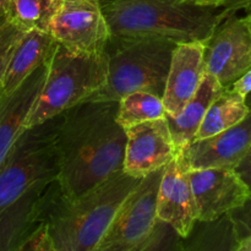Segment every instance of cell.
Instances as JSON below:
<instances>
[{
  "label": "cell",
  "mask_w": 251,
  "mask_h": 251,
  "mask_svg": "<svg viewBox=\"0 0 251 251\" xmlns=\"http://www.w3.org/2000/svg\"><path fill=\"white\" fill-rule=\"evenodd\" d=\"M229 88H232L235 92L240 93L242 96H247L248 93L251 92V69L244 74L240 78H238Z\"/></svg>",
  "instance_id": "28"
},
{
  "label": "cell",
  "mask_w": 251,
  "mask_h": 251,
  "mask_svg": "<svg viewBox=\"0 0 251 251\" xmlns=\"http://www.w3.org/2000/svg\"><path fill=\"white\" fill-rule=\"evenodd\" d=\"M191 190L198 206V221H213L242 206L249 189L234 168L217 167L189 171Z\"/></svg>",
  "instance_id": "10"
},
{
  "label": "cell",
  "mask_w": 251,
  "mask_h": 251,
  "mask_svg": "<svg viewBox=\"0 0 251 251\" xmlns=\"http://www.w3.org/2000/svg\"><path fill=\"white\" fill-rule=\"evenodd\" d=\"M238 245L234 226L229 215L213 221H196L188 237L184 238L183 251H234Z\"/></svg>",
  "instance_id": "19"
},
{
  "label": "cell",
  "mask_w": 251,
  "mask_h": 251,
  "mask_svg": "<svg viewBox=\"0 0 251 251\" xmlns=\"http://www.w3.org/2000/svg\"><path fill=\"white\" fill-rule=\"evenodd\" d=\"M198 206L189 180V171L176 156L163 169L156 199L157 220L167 223L180 237H188L198 221Z\"/></svg>",
  "instance_id": "13"
},
{
  "label": "cell",
  "mask_w": 251,
  "mask_h": 251,
  "mask_svg": "<svg viewBox=\"0 0 251 251\" xmlns=\"http://www.w3.org/2000/svg\"><path fill=\"white\" fill-rule=\"evenodd\" d=\"M181 2H189V4L202 5V6H216L220 7L221 0H179Z\"/></svg>",
  "instance_id": "29"
},
{
  "label": "cell",
  "mask_w": 251,
  "mask_h": 251,
  "mask_svg": "<svg viewBox=\"0 0 251 251\" xmlns=\"http://www.w3.org/2000/svg\"><path fill=\"white\" fill-rule=\"evenodd\" d=\"M61 114L25 129L0 166V213L32 188L56 180L60 161L56 134Z\"/></svg>",
  "instance_id": "6"
},
{
  "label": "cell",
  "mask_w": 251,
  "mask_h": 251,
  "mask_svg": "<svg viewBox=\"0 0 251 251\" xmlns=\"http://www.w3.org/2000/svg\"><path fill=\"white\" fill-rule=\"evenodd\" d=\"M123 172L135 178H145L164 168L178 156L166 118L150 120L127 129Z\"/></svg>",
  "instance_id": "11"
},
{
  "label": "cell",
  "mask_w": 251,
  "mask_h": 251,
  "mask_svg": "<svg viewBox=\"0 0 251 251\" xmlns=\"http://www.w3.org/2000/svg\"><path fill=\"white\" fill-rule=\"evenodd\" d=\"M234 169L235 172L239 174V176L242 178V180L244 181L245 185L248 186L251 196V151Z\"/></svg>",
  "instance_id": "26"
},
{
  "label": "cell",
  "mask_w": 251,
  "mask_h": 251,
  "mask_svg": "<svg viewBox=\"0 0 251 251\" xmlns=\"http://www.w3.org/2000/svg\"><path fill=\"white\" fill-rule=\"evenodd\" d=\"M249 112L244 96L232 88H225L206 112L195 140L213 136L234 126L242 122Z\"/></svg>",
  "instance_id": "18"
},
{
  "label": "cell",
  "mask_w": 251,
  "mask_h": 251,
  "mask_svg": "<svg viewBox=\"0 0 251 251\" xmlns=\"http://www.w3.org/2000/svg\"><path fill=\"white\" fill-rule=\"evenodd\" d=\"M162 97L151 92L136 91L118 100L117 122L124 129L141 123L164 118Z\"/></svg>",
  "instance_id": "21"
},
{
  "label": "cell",
  "mask_w": 251,
  "mask_h": 251,
  "mask_svg": "<svg viewBox=\"0 0 251 251\" xmlns=\"http://www.w3.org/2000/svg\"><path fill=\"white\" fill-rule=\"evenodd\" d=\"M163 169L142 178L92 251H131L149 237L157 221L156 199Z\"/></svg>",
  "instance_id": "7"
},
{
  "label": "cell",
  "mask_w": 251,
  "mask_h": 251,
  "mask_svg": "<svg viewBox=\"0 0 251 251\" xmlns=\"http://www.w3.org/2000/svg\"><path fill=\"white\" fill-rule=\"evenodd\" d=\"M48 73V61L33 71L10 95L0 96V166L12 144L26 126L27 118L41 95Z\"/></svg>",
  "instance_id": "15"
},
{
  "label": "cell",
  "mask_w": 251,
  "mask_h": 251,
  "mask_svg": "<svg viewBox=\"0 0 251 251\" xmlns=\"http://www.w3.org/2000/svg\"><path fill=\"white\" fill-rule=\"evenodd\" d=\"M247 14L249 15V16L251 17V7H250V9H248V10H247Z\"/></svg>",
  "instance_id": "34"
},
{
  "label": "cell",
  "mask_w": 251,
  "mask_h": 251,
  "mask_svg": "<svg viewBox=\"0 0 251 251\" xmlns=\"http://www.w3.org/2000/svg\"><path fill=\"white\" fill-rule=\"evenodd\" d=\"M205 74V43L176 44L162 97L167 115L174 117L184 109L198 92Z\"/></svg>",
  "instance_id": "14"
},
{
  "label": "cell",
  "mask_w": 251,
  "mask_h": 251,
  "mask_svg": "<svg viewBox=\"0 0 251 251\" xmlns=\"http://www.w3.org/2000/svg\"><path fill=\"white\" fill-rule=\"evenodd\" d=\"M100 4H105V2H108V1H110V0H100Z\"/></svg>",
  "instance_id": "33"
},
{
  "label": "cell",
  "mask_w": 251,
  "mask_h": 251,
  "mask_svg": "<svg viewBox=\"0 0 251 251\" xmlns=\"http://www.w3.org/2000/svg\"><path fill=\"white\" fill-rule=\"evenodd\" d=\"M234 251H251V239L239 240Z\"/></svg>",
  "instance_id": "30"
},
{
  "label": "cell",
  "mask_w": 251,
  "mask_h": 251,
  "mask_svg": "<svg viewBox=\"0 0 251 251\" xmlns=\"http://www.w3.org/2000/svg\"><path fill=\"white\" fill-rule=\"evenodd\" d=\"M245 102H247V105L251 110V92H249L247 96H245Z\"/></svg>",
  "instance_id": "32"
},
{
  "label": "cell",
  "mask_w": 251,
  "mask_h": 251,
  "mask_svg": "<svg viewBox=\"0 0 251 251\" xmlns=\"http://www.w3.org/2000/svg\"><path fill=\"white\" fill-rule=\"evenodd\" d=\"M117 113V100H85L61 113L58 181L69 198H78L123 172L126 132Z\"/></svg>",
  "instance_id": "1"
},
{
  "label": "cell",
  "mask_w": 251,
  "mask_h": 251,
  "mask_svg": "<svg viewBox=\"0 0 251 251\" xmlns=\"http://www.w3.org/2000/svg\"><path fill=\"white\" fill-rule=\"evenodd\" d=\"M110 37L205 43L227 17L221 7L179 0H110L102 5Z\"/></svg>",
  "instance_id": "3"
},
{
  "label": "cell",
  "mask_w": 251,
  "mask_h": 251,
  "mask_svg": "<svg viewBox=\"0 0 251 251\" xmlns=\"http://www.w3.org/2000/svg\"><path fill=\"white\" fill-rule=\"evenodd\" d=\"M26 251H55L53 249V247L49 243L48 238L46 237V234L43 233V230H41L38 235L29 243V245L27 247Z\"/></svg>",
  "instance_id": "27"
},
{
  "label": "cell",
  "mask_w": 251,
  "mask_h": 251,
  "mask_svg": "<svg viewBox=\"0 0 251 251\" xmlns=\"http://www.w3.org/2000/svg\"><path fill=\"white\" fill-rule=\"evenodd\" d=\"M141 180L120 172L75 199L66 196L58 181L44 211L42 229L53 249L92 251Z\"/></svg>",
  "instance_id": "2"
},
{
  "label": "cell",
  "mask_w": 251,
  "mask_h": 251,
  "mask_svg": "<svg viewBox=\"0 0 251 251\" xmlns=\"http://www.w3.org/2000/svg\"><path fill=\"white\" fill-rule=\"evenodd\" d=\"M220 7L228 16V15L237 14L240 10L247 11L251 7V0H221Z\"/></svg>",
  "instance_id": "25"
},
{
  "label": "cell",
  "mask_w": 251,
  "mask_h": 251,
  "mask_svg": "<svg viewBox=\"0 0 251 251\" xmlns=\"http://www.w3.org/2000/svg\"><path fill=\"white\" fill-rule=\"evenodd\" d=\"M223 90L225 88L220 85L217 78L206 73L198 92L189 100L184 109L174 117L164 115L171 130L172 139L178 151L195 140L206 112Z\"/></svg>",
  "instance_id": "17"
},
{
  "label": "cell",
  "mask_w": 251,
  "mask_h": 251,
  "mask_svg": "<svg viewBox=\"0 0 251 251\" xmlns=\"http://www.w3.org/2000/svg\"><path fill=\"white\" fill-rule=\"evenodd\" d=\"M59 0H7L5 19L25 32H49Z\"/></svg>",
  "instance_id": "20"
},
{
  "label": "cell",
  "mask_w": 251,
  "mask_h": 251,
  "mask_svg": "<svg viewBox=\"0 0 251 251\" xmlns=\"http://www.w3.org/2000/svg\"><path fill=\"white\" fill-rule=\"evenodd\" d=\"M107 53L74 54L58 44L48 60L41 95L27 118L26 126L47 122L87 100L107 82Z\"/></svg>",
  "instance_id": "5"
},
{
  "label": "cell",
  "mask_w": 251,
  "mask_h": 251,
  "mask_svg": "<svg viewBox=\"0 0 251 251\" xmlns=\"http://www.w3.org/2000/svg\"><path fill=\"white\" fill-rule=\"evenodd\" d=\"M49 33L74 54L102 53L110 38L100 0H59Z\"/></svg>",
  "instance_id": "8"
},
{
  "label": "cell",
  "mask_w": 251,
  "mask_h": 251,
  "mask_svg": "<svg viewBox=\"0 0 251 251\" xmlns=\"http://www.w3.org/2000/svg\"><path fill=\"white\" fill-rule=\"evenodd\" d=\"M7 0H0V16H2L5 12V9H6Z\"/></svg>",
  "instance_id": "31"
},
{
  "label": "cell",
  "mask_w": 251,
  "mask_h": 251,
  "mask_svg": "<svg viewBox=\"0 0 251 251\" xmlns=\"http://www.w3.org/2000/svg\"><path fill=\"white\" fill-rule=\"evenodd\" d=\"M206 73L229 88L251 69V17L228 15L205 42Z\"/></svg>",
  "instance_id": "9"
},
{
  "label": "cell",
  "mask_w": 251,
  "mask_h": 251,
  "mask_svg": "<svg viewBox=\"0 0 251 251\" xmlns=\"http://www.w3.org/2000/svg\"><path fill=\"white\" fill-rule=\"evenodd\" d=\"M183 242L173 227L157 220L149 237L131 251H183Z\"/></svg>",
  "instance_id": "22"
},
{
  "label": "cell",
  "mask_w": 251,
  "mask_h": 251,
  "mask_svg": "<svg viewBox=\"0 0 251 251\" xmlns=\"http://www.w3.org/2000/svg\"><path fill=\"white\" fill-rule=\"evenodd\" d=\"M251 151V110L234 126L213 136L194 140L178 156L188 171L228 167L235 168Z\"/></svg>",
  "instance_id": "12"
},
{
  "label": "cell",
  "mask_w": 251,
  "mask_h": 251,
  "mask_svg": "<svg viewBox=\"0 0 251 251\" xmlns=\"http://www.w3.org/2000/svg\"><path fill=\"white\" fill-rule=\"evenodd\" d=\"M228 215L234 226L238 242L251 239V196L242 206L230 211Z\"/></svg>",
  "instance_id": "24"
},
{
  "label": "cell",
  "mask_w": 251,
  "mask_h": 251,
  "mask_svg": "<svg viewBox=\"0 0 251 251\" xmlns=\"http://www.w3.org/2000/svg\"><path fill=\"white\" fill-rule=\"evenodd\" d=\"M176 43L167 39L110 37L105 47L108 77L87 100H119L136 91L163 97Z\"/></svg>",
  "instance_id": "4"
},
{
  "label": "cell",
  "mask_w": 251,
  "mask_h": 251,
  "mask_svg": "<svg viewBox=\"0 0 251 251\" xmlns=\"http://www.w3.org/2000/svg\"><path fill=\"white\" fill-rule=\"evenodd\" d=\"M25 33L27 32L22 31L19 27L7 21L4 15L0 16V96H1V85L5 69L17 43L21 41Z\"/></svg>",
  "instance_id": "23"
},
{
  "label": "cell",
  "mask_w": 251,
  "mask_h": 251,
  "mask_svg": "<svg viewBox=\"0 0 251 251\" xmlns=\"http://www.w3.org/2000/svg\"><path fill=\"white\" fill-rule=\"evenodd\" d=\"M56 43L49 32L28 31L17 43L5 69L1 96L16 90L36 69L50 59Z\"/></svg>",
  "instance_id": "16"
}]
</instances>
